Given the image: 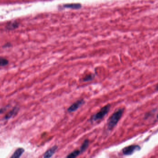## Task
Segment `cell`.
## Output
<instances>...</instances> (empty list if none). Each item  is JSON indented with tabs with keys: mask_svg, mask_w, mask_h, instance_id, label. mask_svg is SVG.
<instances>
[{
	"mask_svg": "<svg viewBox=\"0 0 158 158\" xmlns=\"http://www.w3.org/2000/svg\"><path fill=\"white\" fill-rule=\"evenodd\" d=\"M81 152L80 150H76L71 153L69 155L67 156L66 158H75L77 157L78 156L81 154Z\"/></svg>",
	"mask_w": 158,
	"mask_h": 158,
	"instance_id": "8fae6325",
	"label": "cell"
},
{
	"mask_svg": "<svg viewBox=\"0 0 158 158\" xmlns=\"http://www.w3.org/2000/svg\"><path fill=\"white\" fill-rule=\"evenodd\" d=\"M25 150L23 148H19L14 152V153L13 154L12 156H11V158H19L22 155V154L24 153Z\"/></svg>",
	"mask_w": 158,
	"mask_h": 158,
	"instance_id": "52a82bcc",
	"label": "cell"
},
{
	"mask_svg": "<svg viewBox=\"0 0 158 158\" xmlns=\"http://www.w3.org/2000/svg\"><path fill=\"white\" fill-rule=\"evenodd\" d=\"M111 105L110 104L106 105L101 108L100 111L93 116L91 118V121L96 122L102 119L110 111Z\"/></svg>",
	"mask_w": 158,
	"mask_h": 158,
	"instance_id": "7a4b0ae2",
	"label": "cell"
},
{
	"mask_svg": "<svg viewBox=\"0 0 158 158\" xmlns=\"http://www.w3.org/2000/svg\"><path fill=\"white\" fill-rule=\"evenodd\" d=\"M9 61L7 59L4 58H0V67L6 66L8 65Z\"/></svg>",
	"mask_w": 158,
	"mask_h": 158,
	"instance_id": "4fadbf2b",
	"label": "cell"
},
{
	"mask_svg": "<svg viewBox=\"0 0 158 158\" xmlns=\"http://www.w3.org/2000/svg\"><path fill=\"white\" fill-rule=\"evenodd\" d=\"M11 46V44H6V45H4V47H10Z\"/></svg>",
	"mask_w": 158,
	"mask_h": 158,
	"instance_id": "9a60e30c",
	"label": "cell"
},
{
	"mask_svg": "<svg viewBox=\"0 0 158 158\" xmlns=\"http://www.w3.org/2000/svg\"><path fill=\"white\" fill-rule=\"evenodd\" d=\"M7 108V107L3 108H1V109H0V114L4 112L6 110Z\"/></svg>",
	"mask_w": 158,
	"mask_h": 158,
	"instance_id": "5bb4252c",
	"label": "cell"
},
{
	"mask_svg": "<svg viewBox=\"0 0 158 158\" xmlns=\"http://www.w3.org/2000/svg\"><path fill=\"white\" fill-rule=\"evenodd\" d=\"M58 146L55 145V146H53L52 147L50 148V149L48 150L46 152L44 153L43 154V157L44 158H49L52 157L54 154L56 152V150L58 149Z\"/></svg>",
	"mask_w": 158,
	"mask_h": 158,
	"instance_id": "5b68a950",
	"label": "cell"
},
{
	"mask_svg": "<svg viewBox=\"0 0 158 158\" xmlns=\"http://www.w3.org/2000/svg\"><path fill=\"white\" fill-rule=\"evenodd\" d=\"M156 90H157V91H158V84L156 86Z\"/></svg>",
	"mask_w": 158,
	"mask_h": 158,
	"instance_id": "2e32d148",
	"label": "cell"
},
{
	"mask_svg": "<svg viewBox=\"0 0 158 158\" xmlns=\"http://www.w3.org/2000/svg\"><path fill=\"white\" fill-rule=\"evenodd\" d=\"M124 112V108H119L110 117L108 120L107 124L108 129L111 130L117 125L122 117Z\"/></svg>",
	"mask_w": 158,
	"mask_h": 158,
	"instance_id": "6da1fadb",
	"label": "cell"
},
{
	"mask_svg": "<svg viewBox=\"0 0 158 158\" xmlns=\"http://www.w3.org/2000/svg\"><path fill=\"white\" fill-rule=\"evenodd\" d=\"M19 108L17 107H15L13 108V110L12 111H9L8 113L7 114L6 116L4 117V119L6 120L9 119L11 118L13 116H15L16 114H17L18 112Z\"/></svg>",
	"mask_w": 158,
	"mask_h": 158,
	"instance_id": "8992f818",
	"label": "cell"
},
{
	"mask_svg": "<svg viewBox=\"0 0 158 158\" xmlns=\"http://www.w3.org/2000/svg\"><path fill=\"white\" fill-rule=\"evenodd\" d=\"M95 75L93 73L88 74L85 76V77L83 78V82H88V81H92L94 78Z\"/></svg>",
	"mask_w": 158,
	"mask_h": 158,
	"instance_id": "7c38bea8",
	"label": "cell"
},
{
	"mask_svg": "<svg viewBox=\"0 0 158 158\" xmlns=\"http://www.w3.org/2000/svg\"><path fill=\"white\" fill-rule=\"evenodd\" d=\"M85 102L83 99L78 100L77 101L74 102L69 108H67V111L69 113H72L76 111L79 108L81 107L82 105H83Z\"/></svg>",
	"mask_w": 158,
	"mask_h": 158,
	"instance_id": "277c9868",
	"label": "cell"
},
{
	"mask_svg": "<svg viewBox=\"0 0 158 158\" xmlns=\"http://www.w3.org/2000/svg\"><path fill=\"white\" fill-rule=\"evenodd\" d=\"M89 145V141L88 139H86L85 140L83 144H82L81 148H80V150L81 151V153H83L86 151L87 148H88V147Z\"/></svg>",
	"mask_w": 158,
	"mask_h": 158,
	"instance_id": "9c48e42d",
	"label": "cell"
},
{
	"mask_svg": "<svg viewBox=\"0 0 158 158\" xmlns=\"http://www.w3.org/2000/svg\"><path fill=\"white\" fill-rule=\"evenodd\" d=\"M157 119H158V115H157Z\"/></svg>",
	"mask_w": 158,
	"mask_h": 158,
	"instance_id": "e0dca14e",
	"label": "cell"
},
{
	"mask_svg": "<svg viewBox=\"0 0 158 158\" xmlns=\"http://www.w3.org/2000/svg\"><path fill=\"white\" fill-rule=\"evenodd\" d=\"M19 27V23L16 21L10 23L7 26L6 28L8 30H14Z\"/></svg>",
	"mask_w": 158,
	"mask_h": 158,
	"instance_id": "30bf717a",
	"label": "cell"
},
{
	"mask_svg": "<svg viewBox=\"0 0 158 158\" xmlns=\"http://www.w3.org/2000/svg\"><path fill=\"white\" fill-rule=\"evenodd\" d=\"M82 7V5L80 3H72V4H67L64 5V7L66 8L76 9L81 8Z\"/></svg>",
	"mask_w": 158,
	"mask_h": 158,
	"instance_id": "ba28073f",
	"label": "cell"
},
{
	"mask_svg": "<svg viewBox=\"0 0 158 158\" xmlns=\"http://www.w3.org/2000/svg\"><path fill=\"white\" fill-rule=\"evenodd\" d=\"M141 147L138 145H132L125 147L123 149V153L124 155H132L136 151L141 150Z\"/></svg>",
	"mask_w": 158,
	"mask_h": 158,
	"instance_id": "3957f363",
	"label": "cell"
}]
</instances>
